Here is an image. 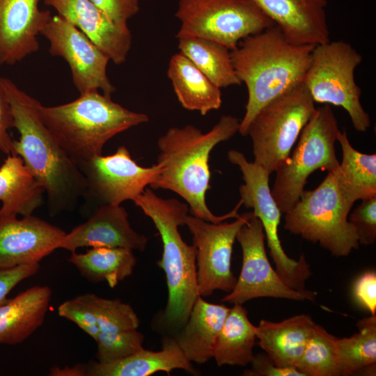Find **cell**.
I'll list each match as a JSON object with an SVG mask.
<instances>
[{"mask_svg": "<svg viewBox=\"0 0 376 376\" xmlns=\"http://www.w3.org/2000/svg\"><path fill=\"white\" fill-rule=\"evenodd\" d=\"M228 159L242 173L244 184L239 188L242 205L253 209V215L260 220L276 272L288 286L305 290L306 281L311 275L310 267L304 255L298 260L292 259L282 247L279 236L281 212L272 194L269 173L263 166L249 162L238 150H229Z\"/></svg>", "mask_w": 376, "mask_h": 376, "instance_id": "cell-11", "label": "cell"}, {"mask_svg": "<svg viewBox=\"0 0 376 376\" xmlns=\"http://www.w3.org/2000/svg\"><path fill=\"white\" fill-rule=\"evenodd\" d=\"M362 61V56L345 41L317 45L303 84L314 102L341 107L354 128L365 132L370 119L361 104V90L354 79V70Z\"/></svg>", "mask_w": 376, "mask_h": 376, "instance_id": "cell-9", "label": "cell"}, {"mask_svg": "<svg viewBox=\"0 0 376 376\" xmlns=\"http://www.w3.org/2000/svg\"><path fill=\"white\" fill-rule=\"evenodd\" d=\"M296 45H317L329 41L327 0H252Z\"/></svg>", "mask_w": 376, "mask_h": 376, "instance_id": "cell-20", "label": "cell"}, {"mask_svg": "<svg viewBox=\"0 0 376 376\" xmlns=\"http://www.w3.org/2000/svg\"><path fill=\"white\" fill-rule=\"evenodd\" d=\"M252 212L240 214L230 223L214 224L187 215L185 225L196 249V265L198 295H211L215 290L230 292L237 279L231 271V256L237 234Z\"/></svg>", "mask_w": 376, "mask_h": 376, "instance_id": "cell-13", "label": "cell"}, {"mask_svg": "<svg viewBox=\"0 0 376 376\" xmlns=\"http://www.w3.org/2000/svg\"><path fill=\"white\" fill-rule=\"evenodd\" d=\"M329 104L316 108L304 127L293 152L276 171L272 189L281 213L290 210L304 190L309 175L318 169L333 171L339 166L335 150L340 132Z\"/></svg>", "mask_w": 376, "mask_h": 376, "instance_id": "cell-7", "label": "cell"}, {"mask_svg": "<svg viewBox=\"0 0 376 376\" xmlns=\"http://www.w3.org/2000/svg\"><path fill=\"white\" fill-rule=\"evenodd\" d=\"M256 326L249 320L242 304L229 308L217 337L213 358L218 366L224 365L245 366L251 363L256 340Z\"/></svg>", "mask_w": 376, "mask_h": 376, "instance_id": "cell-28", "label": "cell"}, {"mask_svg": "<svg viewBox=\"0 0 376 376\" xmlns=\"http://www.w3.org/2000/svg\"><path fill=\"white\" fill-rule=\"evenodd\" d=\"M40 118L56 141L78 165L102 155L116 135L149 121L148 115L125 108L99 91L80 94L73 101L39 105Z\"/></svg>", "mask_w": 376, "mask_h": 376, "instance_id": "cell-4", "label": "cell"}, {"mask_svg": "<svg viewBox=\"0 0 376 376\" xmlns=\"http://www.w3.org/2000/svg\"><path fill=\"white\" fill-rule=\"evenodd\" d=\"M147 243V237L131 227L124 207L101 204L85 222L65 233L58 249L71 253L81 247H120L143 251Z\"/></svg>", "mask_w": 376, "mask_h": 376, "instance_id": "cell-17", "label": "cell"}, {"mask_svg": "<svg viewBox=\"0 0 376 376\" xmlns=\"http://www.w3.org/2000/svg\"><path fill=\"white\" fill-rule=\"evenodd\" d=\"M13 127V117L6 94L0 83V151L8 155H15L14 139L9 130Z\"/></svg>", "mask_w": 376, "mask_h": 376, "instance_id": "cell-41", "label": "cell"}, {"mask_svg": "<svg viewBox=\"0 0 376 376\" xmlns=\"http://www.w3.org/2000/svg\"><path fill=\"white\" fill-rule=\"evenodd\" d=\"M50 376H87L86 364L78 363L72 367H52Z\"/></svg>", "mask_w": 376, "mask_h": 376, "instance_id": "cell-42", "label": "cell"}, {"mask_svg": "<svg viewBox=\"0 0 376 376\" xmlns=\"http://www.w3.org/2000/svg\"><path fill=\"white\" fill-rule=\"evenodd\" d=\"M153 222L163 246L158 266L164 270L168 288L164 320L173 327H183L199 296L194 244H187L178 228L185 225L188 205L175 198H163L146 188L134 201Z\"/></svg>", "mask_w": 376, "mask_h": 376, "instance_id": "cell-5", "label": "cell"}, {"mask_svg": "<svg viewBox=\"0 0 376 376\" xmlns=\"http://www.w3.org/2000/svg\"><path fill=\"white\" fill-rule=\"evenodd\" d=\"M240 123L236 117L223 115L205 133L192 125L170 127L157 140V164L162 170L150 187L176 193L187 202L191 215L205 221L219 224L238 217L240 200L232 211L217 216L208 208L205 195L211 188L210 152L217 144L238 132Z\"/></svg>", "mask_w": 376, "mask_h": 376, "instance_id": "cell-2", "label": "cell"}, {"mask_svg": "<svg viewBox=\"0 0 376 376\" xmlns=\"http://www.w3.org/2000/svg\"><path fill=\"white\" fill-rule=\"evenodd\" d=\"M359 332L337 338L340 375L375 373L376 315L360 320Z\"/></svg>", "mask_w": 376, "mask_h": 376, "instance_id": "cell-31", "label": "cell"}, {"mask_svg": "<svg viewBox=\"0 0 376 376\" xmlns=\"http://www.w3.org/2000/svg\"><path fill=\"white\" fill-rule=\"evenodd\" d=\"M176 38L198 37L234 49L243 38L273 25L252 0H179Z\"/></svg>", "mask_w": 376, "mask_h": 376, "instance_id": "cell-10", "label": "cell"}, {"mask_svg": "<svg viewBox=\"0 0 376 376\" xmlns=\"http://www.w3.org/2000/svg\"><path fill=\"white\" fill-rule=\"evenodd\" d=\"M337 141L343 152L341 163L333 171L338 187L346 201L354 205L358 200L376 196V155L354 149L347 132H340Z\"/></svg>", "mask_w": 376, "mask_h": 376, "instance_id": "cell-27", "label": "cell"}, {"mask_svg": "<svg viewBox=\"0 0 376 376\" xmlns=\"http://www.w3.org/2000/svg\"><path fill=\"white\" fill-rule=\"evenodd\" d=\"M251 368L246 370V376H304L296 367L278 366L267 355L258 354L254 355L251 361Z\"/></svg>", "mask_w": 376, "mask_h": 376, "instance_id": "cell-39", "label": "cell"}, {"mask_svg": "<svg viewBox=\"0 0 376 376\" xmlns=\"http://www.w3.org/2000/svg\"><path fill=\"white\" fill-rule=\"evenodd\" d=\"M94 312L99 334H116L137 329L139 320L132 306L119 299H108L95 294L86 293L77 297Z\"/></svg>", "mask_w": 376, "mask_h": 376, "instance_id": "cell-33", "label": "cell"}, {"mask_svg": "<svg viewBox=\"0 0 376 376\" xmlns=\"http://www.w3.org/2000/svg\"><path fill=\"white\" fill-rule=\"evenodd\" d=\"M110 19L120 25H127L130 19L140 10L139 0H91Z\"/></svg>", "mask_w": 376, "mask_h": 376, "instance_id": "cell-37", "label": "cell"}, {"mask_svg": "<svg viewBox=\"0 0 376 376\" xmlns=\"http://www.w3.org/2000/svg\"><path fill=\"white\" fill-rule=\"evenodd\" d=\"M353 204L342 195L333 171L313 190H304L295 205L285 214L284 228L336 257L348 256L359 246L348 220Z\"/></svg>", "mask_w": 376, "mask_h": 376, "instance_id": "cell-6", "label": "cell"}, {"mask_svg": "<svg viewBox=\"0 0 376 376\" xmlns=\"http://www.w3.org/2000/svg\"><path fill=\"white\" fill-rule=\"evenodd\" d=\"M144 336L137 329L116 334H99L96 358L100 363H111L142 350Z\"/></svg>", "mask_w": 376, "mask_h": 376, "instance_id": "cell-34", "label": "cell"}, {"mask_svg": "<svg viewBox=\"0 0 376 376\" xmlns=\"http://www.w3.org/2000/svg\"><path fill=\"white\" fill-rule=\"evenodd\" d=\"M229 308L196 299L189 318L175 339L190 362L205 363L213 358L214 345Z\"/></svg>", "mask_w": 376, "mask_h": 376, "instance_id": "cell-24", "label": "cell"}, {"mask_svg": "<svg viewBox=\"0 0 376 376\" xmlns=\"http://www.w3.org/2000/svg\"><path fill=\"white\" fill-rule=\"evenodd\" d=\"M68 261L90 282L106 281L114 288L132 274L136 258L129 249L93 247L84 253H71Z\"/></svg>", "mask_w": 376, "mask_h": 376, "instance_id": "cell-29", "label": "cell"}, {"mask_svg": "<svg viewBox=\"0 0 376 376\" xmlns=\"http://www.w3.org/2000/svg\"><path fill=\"white\" fill-rule=\"evenodd\" d=\"M65 234L32 214L0 216V269L39 263L58 249Z\"/></svg>", "mask_w": 376, "mask_h": 376, "instance_id": "cell-16", "label": "cell"}, {"mask_svg": "<svg viewBox=\"0 0 376 376\" xmlns=\"http://www.w3.org/2000/svg\"><path fill=\"white\" fill-rule=\"evenodd\" d=\"M58 314L73 322L95 340L97 338L99 329L94 312L77 297L61 304L58 307Z\"/></svg>", "mask_w": 376, "mask_h": 376, "instance_id": "cell-36", "label": "cell"}, {"mask_svg": "<svg viewBox=\"0 0 376 376\" xmlns=\"http://www.w3.org/2000/svg\"><path fill=\"white\" fill-rule=\"evenodd\" d=\"M45 193L22 159L8 155L0 166V216L32 214L42 205Z\"/></svg>", "mask_w": 376, "mask_h": 376, "instance_id": "cell-25", "label": "cell"}, {"mask_svg": "<svg viewBox=\"0 0 376 376\" xmlns=\"http://www.w3.org/2000/svg\"><path fill=\"white\" fill-rule=\"evenodd\" d=\"M83 32L116 65L127 59L132 42L128 25L110 19L91 0H42Z\"/></svg>", "mask_w": 376, "mask_h": 376, "instance_id": "cell-19", "label": "cell"}, {"mask_svg": "<svg viewBox=\"0 0 376 376\" xmlns=\"http://www.w3.org/2000/svg\"><path fill=\"white\" fill-rule=\"evenodd\" d=\"M77 166L87 185L85 198L95 199L99 205L134 201L156 180L162 170L157 163L150 167L138 164L124 146L112 155H96Z\"/></svg>", "mask_w": 376, "mask_h": 376, "instance_id": "cell-14", "label": "cell"}, {"mask_svg": "<svg viewBox=\"0 0 376 376\" xmlns=\"http://www.w3.org/2000/svg\"><path fill=\"white\" fill-rule=\"evenodd\" d=\"M42 0H0V66L15 65L40 48L38 36L52 15Z\"/></svg>", "mask_w": 376, "mask_h": 376, "instance_id": "cell-18", "label": "cell"}, {"mask_svg": "<svg viewBox=\"0 0 376 376\" xmlns=\"http://www.w3.org/2000/svg\"><path fill=\"white\" fill-rule=\"evenodd\" d=\"M0 83L11 107L13 127L19 133V140H14L15 155L44 188L51 217L74 210L86 196L84 175L42 122L40 102L8 78L0 77Z\"/></svg>", "mask_w": 376, "mask_h": 376, "instance_id": "cell-1", "label": "cell"}, {"mask_svg": "<svg viewBox=\"0 0 376 376\" xmlns=\"http://www.w3.org/2000/svg\"><path fill=\"white\" fill-rule=\"evenodd\" d=\"M315 323L306 314L274 322L261 320L256 326L258 345L278 366L296 367Z\"/></svg>", "mask_w": 376, "mask_h": 376, "instance_id": "cell-23", "label": "cell"}, {"mask_svg": "<svg viewBox=\"0 0 376 376\" xmlns=\"http://www.w3.org/2000/svg\"><path fill=\"white\" fill-rule=\"evenodd\" d=\"M178 47L219 88L241 85L231 62L230 50L217 42L198 37L178 38Z\"/></svg>", "mask_w": 376, "mask_h": 376, "instance_id": "cell-30", "label": "cell"}, {"mask_svg": "<svg viewBox=\"0 0 376 376\" xmlns=\"http://www.w3.org/2000/svg\"><path fill=\"white\" fill-rule=\"evenodd\" d=\"M167 76L182 107L205 116L221 105V93L187 56L181 52L170 58Z\"/></svg>", "mask_w": 376, "mask_h": 376, "instance_id": "cell-26", "label": "cell"}, {"mask_svg": "<svg viewBox=\"0 0 376 376\" xmlns=\"http://www.w3.org/2000/svg\"><path fill=\"white\" fill-rule=\"evenodd\" d=\"M49 43V53L68 63L80 94L102 91L111 96L116 87L108 77L109 58L83 32L59 15H52L40 32Z\"/></svg>", "mask_w": 376, "mask_h": 376, "instance_id": "cell-15", "label": "cell"}, {"mask_svg": "<svg viewBox=\"0 0 376 376\" xmlns=\"http://www.w3.org/2000/svg\"><path fill=\"white\" fill-rule=\"evenodd\" d=\"M314 101L303 83L263 107L250 123L246 136L253 143L256 164L270 175L285 162L304 127L315 112Z\"/></svg>", "mask_w": 376, "mask_h": 376, "instance_id": "cell-8", "label": "cell"}, {"mask_svg": "<svg viewBox=\"0 0 376 376\" xmlns=\"http://www.w3.org/2000/svg\"><path fill=\"white\" fill-rule=\"evenodd\" d=\"M40 269V263L22 265L0 269V305L7 300V295L21 281L36 274Z\"/></svg>", "mask_w": 376, "mask_h": 376, "instance_id": "cell-38", "label": "cell"}, {"mask_svg": "<svg viewBox=\"0 0 376 376\" xmlns=\"http://www.w3.org/2000/svg\"><path fill=\"white\" fill-rule=\"evenodd\" d=\"M357 301L369 311L372 315H376V273L368 271L355 281L353 288Z\"/></svg>", "mask_w": 376, "mask_h": 376, "instance_id": "cell-40", "label": "cell"}, {"mask_svg": "<svg viewBox=\"0 0 376 376\" xmlns=\"http://www.w3.org/2000/svg\"><path fill=\"white\" fill-rule=\"evenodd\" d=\"M304 376H339L337 338L315 323L296 366Z\"/></svg>", "mask_w": 376, "mask_h": 376, "instance_id": "cell-32", "label": "cell"}, {"mask_svg": "<svg viewBox=\"0 0 376 376\" xmlns=\"http://www.w3.org/2000/svg\"><path fill=\"white\" fill-rule=\"evenodd\" d=\"M361 201L348 220L355 229L359 244L371 245L376 240V196Z\"/></svg>", "mask_w": 376, "mask_h": 376, "instance_id": "cell-35", "label": "cell"}, {"mask_svg": "<svg viewBox=\"0 0 376 376\" xmlns=\"http://www.w3.org/2000/svg\"><path fill=\"white\" fill-rule=\"evenodd\" d=\"M52 290L33 286L0 305V344L15 345L26 340L42 324Z\"/></svg>", "mask_w": 376, "mask_h": 376, "instance_id": "cell-21", "label": "cell"}, {"mask_svg": "<svg viewBox=\"0 0 376 376\" xmlns=\"http://www.w3.org/2000/svg\"><path fill=\"white\" fill-rule=\"evenodd\" d=\"M265 239L263 224L252 212L236 236L242 251L240 276L234 288L221 301L243 304L255 298L272 297L313 301L317 292L295 290L282 281L268 260Z\"/></svg>", "mask_w": 376, "mask_h": 376, "instance_id": "cell-12", "label": "cell"}, {"mask_svg": "<svg viewBox=\"0 0 376 376\" xmlns=\"http://www.w3.org/2000/svg\"><path fill=\"white\" fill-rule=\"evenodd\" d=\"M314 45L290 42L276 25L241 40L230 51L235 72L248 91L238 132L246 136L258 111L273 99L303 83Z\"/></svg>", "mask_w": 376, "mask_h": 376, "instance_id": "cell-3", "label": "cell"}, {"mask_svg": "<svg viewBox=\"0 0 376 376\" xmlns=\"http://www.w3.org/2000/svg\"><path fill=\"white\" fill-rule=\"evenodd\" d=\"M86 364L87 376H150L161 371L169 375L175 369L197 373L173 338L164 340L159 351L143 348L111 363L92 361Z\"/></svg>", "mask_w": 376, "mask_h": 376, "instance_id": "cell-22", "label": "cell"}]
</instances>
